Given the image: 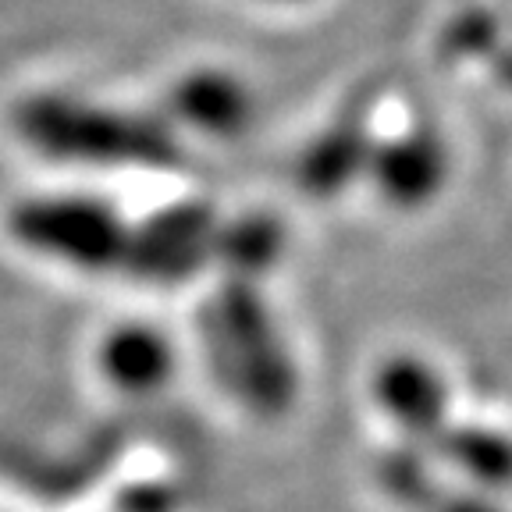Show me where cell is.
I'll return each instance as SVG.
<instances>
[{
  "mask_svg": "<svg viewBox=\"0 0 512 512\" xmlns=\"http://www.w3.org/2000/svg\"><path fill=\"white\" fill-rule=\"evenodd\" d=\"M367 178L392 210L413 214L431 207L448 182V150L434 128H413L388 143H374Z\"/></svg>",
  "mask_w": 512,
  "mask_h": 512,
  "instance_id": "cell-6",
  "label": "cell"
},
{
  "mask_svg": "<svg viewBox=\"0 0 512 512\" xmlns=\"http://www.w3.org/2000/svg\"><path fill=\"white\" fill-rule=\"evenodd\" d=\"M431 448L477 491L512 495V434L488 424L452 420Z\"/></svg>",
  "mask_w": 512,
  "mask_h": 512,
  "instance_id": "cell-8",
  "label": "cell"
},
{
  "mask_svg": "<svg viewBox=\"0 0 512 512\" xmlns=\"http://www.w3.org/2000/svg\"><path fill=\"white\" fill-rule=\"evenodd\" d=\"M178 491L160 480H143L118 495V512H175Z\"/></svg>",
  "mask_w": 512,
  "mask_h": 512,
  "instance_id": "cell-13",
  "label": "cell"
},
{
  "mask_svg": "<svg viewBox=\"0 0 512 512\" xmlns=\"http://www.w3.org/2000/svg\"><path fill=\"white\" fill-rule=\"evenodd\" d=\"M132 224L111 203L82 192L25 196L8 210V232L18 246L75 271H121Z\"/></svg>",
  "mask_w": 512,
  "mask_h": 512,
  "instance_id": "cell-3",
  "label": "cell"
},
{
  "mask_svg": "<svg viewBox=\"0 0 512 512\" xmlns=\"http://www.w3.org/2000/svg\"><path fill=\"white\" fill-rule=\"evenodd\" d=\"M171 111L185 125L207 136H239L249 125V93L242 82L221 72H196L182 79L171 93Z\"/></svg>",
  "mask_w": 512,
  "mask_h": 512,
  "instance_id": "cell-11",
  "label": "cell"
},
{
  "mask_svg": "<svg viewBox=\"0 0 512 512\" xmlns=\"http://www.w3.org/2000/svg\"><path fill=\"white\" fill-rule=\"evenodd\" d=\"M377 480L409 512H509L495 495H484V491L441 488V480L431 473L424 456H416V452L384 456L377 463Z\"/></svg>",
  "mask_w": 512,
  "mask_h": 512,
  "instance_id": "cell-9",
  "label": "cell"
},
{
  "mask_svg": "<svg viewBox=\"0 0 512 512\" xmlns=\"http://www.w3.org/2000/svg\"><path fill=\"white\" fill-rule=\"evenodd\" d=\"M370 150L374 143L360 121H338L299 157V189L313 200H331L360 175H367Z\"/></svg>",
  "mask_w": 512,
  "mask_h": 512,
  "instance_id": "cell-10",
  "label": "cell"
},
{
  "mask_svg": "<svg viewBox=\"0 0 512 512\" xmlns=\"http://www.w3.org/2000/svg\"><path fill=\"white\" fill-rule=\"evenodd\" d=\"M96 367L121 395H153L175 377V345L153 324L125 320L96 349Z\"/></svg>",
  "mask_w": 512,
  "mask_h": 512,
  "instance_id": "cell-7",
  "label": "cell"
},
{
  "mask_svg": "<svg viewBox=\"0 0 512 512\" xmlns=\"http://www.w3.org/2000/svg\"><path fill=\"white\" fill-rule=\"evenodd\" d=\"M370 388H374V399L384 409V416L413 445H434L445 434V427L456 420L445 374L416 352L384 356L370 377Z\"/></svg>",
  "mask_w": 512,
  "mask_h": 512,
  "instance_id": "cell-5",
  "label": "cell"
},
{
  "mask_svg": "<svg viewBox=\"0 0 512 512\" xmlns=\"http://www.w3.org/2000/svg\"><path fill=\"white\" fill-rule=\"evenodd\" d=\"M217 228H221V217L203 200H182L153 210L143 224L128 228L121 271L143 285H185L207 264H214Z\"/></svg>",
  "mask_w": 512,
  "mask_h": 512,
  "instance_id": "cell-4",
  "label": "cell"
},
{
  "mask_svg": "<svg viewBox=\"0 0 512 512\" xmlns=\"http://www.w3.org/2000/svg\"><path fill=\"white\" fill-rule=\"evenodd\" d=\"M285 253V224L271 214H242L235 221H221L214 239V264L235 281L264 278Z\"/></svg>",
  "mask_w": 512,
  "mask_h": 512,
  "instance_id": "cell-12",
  "label": "cell"
},
{
  "mask_svg": "<svg viewBox=\"0 0 512 512\" xmlns=\"http://www.w3.org/2000/svg\"><path fill=\"white\" fill-rule=\"evenodd\" d=\"M502 79H505V82H509V86H512V54H509V57H505V61H502Z\"/></svg>",
  "mask_w": 512,
  "mask_h": 512,
  "instance_id": "cell-14",
  "label": "cell"
},
{
  "mask_svg": "<svg viewBox=\"0 0 512 512\" xmlns=\"http://www.w3.org/2000/svg\"><path fill=\"white\" fill-rule=\"evenodd\" d=\"M203 345L214 377L256 416L278 420L296 406V360L256 281L224 278L203 313Z\"/></svg>",
  "mask_w": 512,
  "mask_h": 512,
  "instance_id": "cell-1",
  "label": "cell"
},
{
  "mask_svg": "<svg viewBox=\"0 0 512 512\" xmlns=\"http://www.w3.org/2000/svg\"><path fill=\"white\" fill-rule=\"evenodd\" d=\"M18 136L54 160L96 168H168L178 146L164 125L72 96H32L15 114Z\"/></svg>",
  "mask_w": 512,
  "mask_h": 512,
  "instance_id": "cell-2",
  "label": "cell"
}]
</instances>
